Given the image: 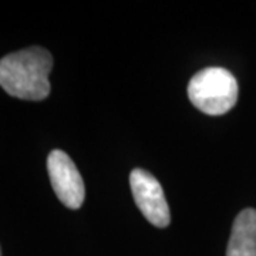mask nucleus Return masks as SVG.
I'll return each instance as SVG.
<instances>
[{
    "mask_svg": "<svg viewBox=\"0 0 256 256\" xmlns=\"http://www.w3.org/2000/svg\"><path fill=\"white\" fill-rule=\"evenodd\" d=\"M52 68L53 57L44 47L18 50L0 60V86L12 97L42 101L50 94Z\"/></svg>",
    "mask_w": 256,
    "mask_h": 256,
    "instance_id": "1",
    "label": "nucleus"
},
{
    "mask_svg": "<svg viewBox=\"0 0 256 256\" xmlns=\"http://www.w3.org/2000/svg\"><path fill=\"white\" fill-rule=\"evenodd\" d=\"M238 82L224 67H206L195 74L188 84L191 102L208 116H222L238 101Z\"/></svg>",
    "mask_w": 256,
    "mask_h": 256,
    "instance_id": "2",
    "label": "nucleus"
},
{
    "mask_svg": "<svg viewBox=\"0 0 256 256\" xmlns=\"http://www.w3.org/2000/svg\"><path fill=\"white\" fill-rule=\"evenodd\" d=\"M130 185L134 201L146 220L156 228L168 226L171 222L170 206L156 176L142 168H136L130 174Z\"/></svg>",
    "mask_w": 256,
    "mask_h": 256,
    "instance_id": "3",
    "label": "nucleus"
},
{
    "mask_svg": "<svg viewBox=\"0 0 256 256\" xmlns=\"http://www.w3.org/2000/svg\"><path fill=\"white\" fill-rule=\"evenodd\" d=\"M47 171L60 202L70 210H78L86 198V188L73 160L62 150H53L47 156Z\"/></svg>",
    "mask_w": 256,
    "mask_h": 256,
    "instance_id": "4",
    "label": "nucleus"
},
{
    "mask_svg": "<svg viewBox=\"0 0 256 256\" xmlns=\"http://www.w3.org/2000/svg\"><path fill=\"white\" fill-rule=\"evenodd\" d=\"M226 256H256V210H240L234 220Z\"/></svg>",
    "mask_w": 256,
    "mask_h": 256,
    "instance_id": "5",
    "label": "nucleus"
},
{
    "mask_svg": "<svg viewBox=\"0 0 256 256\" xmlns=\"http://www.w3.org/2000/svg\"><path fill=\"white\" fill-rule=\"evenodd\" d=\"M0 256H2V249H0Z\"/></svg>",
    "mask_w": 256,
    "mask_h": 256,
    "instance_id": "6",
    "label": "nucleus"
}]
</instances>
